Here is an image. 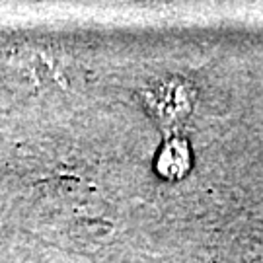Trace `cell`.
Masks as SVG:
<instances>
[{"mask_svg": "<svg viewBox=\"0 0 263 263\" xmlns=\"http://www.w3.org/2000/svg\"><path fill=\"white\" fill-rule=\"evenodd\" d=\"M154 107L160 119L166 121H176L181 119V115L191 109V100H189V90L185 84H166L160 88L154 96Z\"/></svg>", "mask_w": 263, "mask_h": 263, "instance_id": "6da1fadb", "label": "cell"}, {"mask_svg": "<svg viewBox=\"0 0 263 263\" xmlns=\"http://www.w3.org/2000/svg\"><path fill=\"white\" fill-rule=\"evenodd\" d=\"M189 168V148L187 144L179 139L172 141L164 146V151L158 158L160 174L168 178H181Z\"/></svg>", "mask_w": 263, "mask_h": 263, "instance_id": "7a4b0ae2", "label": "cell"}]
</instances>
